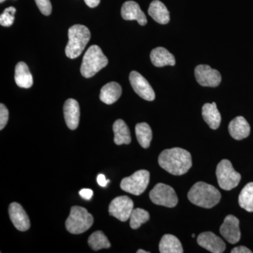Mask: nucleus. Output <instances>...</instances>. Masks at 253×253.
<instances>
[{
    "label": "nucleus",
    "mask_w": 253,
    "mask_h": 253,
    "mask_svg": "<svg viewBox=\"0 0 253 253\" xmlns=\"http://www.w3.org/2000/svg\"><path fill=\"white\" fill-rule=\"evenodd\" d=\"M109 181L110 180H109V179H106V176H105L104 174H100L97 176L98 184H99V186H102V187H105V186L107 185Z\"/></svg>",
    "instance_id": "34"
},
{
    "label": "nucleus",
    "mask_w": 253,
    "mask_h": 253,
    "mask_svg": "<svg viewBox=\"0 0 253 253\" xmlns=\"http://www.w3.org/2000/svg\"><path fill=\"white\" fill-rule=\"evenodd\" d=\"M109 61L97 45L89 46L83 56L81 72L83 77L90 78L107 66Z\"/></svg>",
    "instance_id": "4"
},
{
    "label": "nucleus",
    "mask_w": 253,
    "mask_h": 253,
    "mask_svg": "<svg viewBox=\"0 0 253 253\" xmlns=\"http://www.w3.org/2000/svg\"><path fill=\"white\" fill-rule=\"evenodd\" d=\"M63 113L68 127L71 130L77 129L81 116L80 106L78 101L73 99H68L63 106Z\"/></svg>",
    "instance_id": "16"
},
{
    "label": "nucleus",
    "mask_w": 253,
    "mask_h": 253,
    "mask_svg": "<svg viewBox=\"0 0 253 253\" xmlns=\"http://www.w3.org/2000/svg\"><path fill=\"white\" fill-rule=\"evenodd\" d=\"M150 173L145 169L136 171L132 175L125 177L121 181V188L126 192L139 196L149 185Z\"/></svg>",
    "instance_id": "7"
},
{
    "label": "nucleus",
    "mask_w": 253,
    "mask_h": 253,
    "mask_svg": "<svg viewBox=\"0 0 253 253\" xmlns=\"http://www.w3.org/2000/svg\"><path fill=\"white\" fill-rule=\"evenodd\" d=\"M216 175L221 189L230 191L239 185L241 175L236 172L229 160H222L217 165Z\"/></svg>",
    "instance_id": "6"
},
{
    "label": "nucleus",
    "mask_w": 253,
    "mask_h": 253,
    "mask_svg": "<svg viewBox=\"0 0 253 253\" xmlns=\"http://www.w3.org/2000/svg\"><path fill=\"white\" fill-rule=\"evenodd\" d=\"M239 220L234 215H227L224 222L220 226L221 235L229 244H235L241 239V231L239 227Z\"/></svg>",
    "instance_id": "12"
},
{
    "label": "nucleus",
    "mask_w": 253,
    "mask_h": 253,
    "mask_svg": "<svg viewBox=\"0 0 253 253\" xmlns=\"http://www.w3.org/2000/svg\"><path fill=\"white\" fill-rule=\"evenodd\" d=\"M9 120V111L4 104H0V129L2 130Z\"/></svg>",
    "instance_id": "31"
},
{
    "label": "nucleus",
    "mask_w": 253,
    "mask_h": 253,
    "mask_svg": "<svg viewBox=\"0 0 253 253\" xmlns=\"http://www.w3.org/2000/svg\"><path fill=\"white\" fill-rule=\"evenodd\" d=\"M202 116L205 122L207 123L211 129H217L219 128L221 117L215 103L204 104L202 108Z\"/></svg>",
    "instance_id": "20"
},
{
    "label": "nucleus",
    "mask_w": 253,
    "mask_h": 253,
    "mask_svg": "<svg viewBox=\"0 0 253 253\" xmlns=\"http://www.w3.org/2000/svg\"><path fill=\"white\" fill-rule=\"evenodd\" d=\"M192 237H193V238L195 237V234H192Z\"/></svg>",
    "instance_id": "38"
},
{
    "label": "nucleus",
    "mask_w": 253,
    "mask_h": 253,
    "mask_svg": "<svg viewBox=\"0 0 253 253\" xmlns=\"http://www.w3.org/2000/svg\"><path fill=\"white\" fill-rule=\"evenodd\" d=\"M229 131L234 139L242 140L250 135L251 126L243 116H238L229 123Z\"/></svg>",
    "instance_id": "17"
},
{
    "label": "nucleus",
    "mask_w": 253,
    "mask_h": 253,
    "mask_svg": "<svg viewBox=\"0 0 253 253\" xmlns=\"http://www.w3.org/2000/svg\"><path fill=\"white\" fill-rule=\"evenodd\" d=\"M148 13L154 21L160 24H167L170 19L167 7L159 0H154L151 3Z\"/></svg>",
    "instance_id": "21"
},
{
    "label": "nucleus",
    "mask_w": 253,
    "mask_h": 253,
    "mask_svg": "<svg viewBox=\"0 0 253 253\" xmlns=\"http://www.w3.org/2000/svg\"><path fill=\"white\" fill-rule=\"evenodd\" d=\"M94 218L87 210L80 206H73L66 221L68 231L73 234L85 232L92 226Z\"/></svg>",
    "instance_id": "5"
},
{
    "label": "nucleus",
    "mask_w": 253,
    "mask_h": 253,
    "mask_svg": "<svg viewBox=\"0 0 253 253\" xmlns=\"http://www.w3.org/2000/svg\"><path fill=\"white\" fill-rule=\"evenodd\" d=\"M129 82L133 89L140 97L146 101H154L156 98L154 90L149 82L136 71H131L129 75Z\"/></svg>",
    "instance_id": "11"
},
{
    "label": "nucleus",
    "mask_w": 253,
    "mask_h": 253,
    "mask_svg": "<svg viewBox=\"0 0 253 253\" xmlns=\"http://www.w3.org/2000/svg\"><path fill=\"white\" fill-rule=\"evenodd\" d=\"M198 244L212 253H222L226 249L225 243L211 231L201 233L197 239Z\"/></svg>",
    "instance_id": "13"
},
{
    "label": "nucleus",
    "mask_w": 253,
    "mask_h": 253,
    "mask_svg": "<svg viewBox=\"0 0 253 253\" xmlns=\"http://www.w3.org/2000/svg\"><path fill=\"white\" fill-rule=\"evenodd\" d=\"M84 1L85 4L90 8L96 7L100 3V0H84Z\"/></svg>",
    "instance_id": "35"
},
{
    "label": "nucleus",
    "mask_w": 253,
    "mask_h": 253,
    "mask_svg": "<svg viewBox=\"0 0 253 253\" xmlns=\"http://www.w3.org/2000/svg\"><path fill=\"white\" fill-rule=\"evenodd\" d=\"M150 219V214L147 211L141 208H136L131 213L130 226L132 229H137Z\"/></svg>",
    "instance_id": "28"
},
{
    "label": "nucleus",
    "mask_w": 253,
    "mask_h": 253,
    "mask_svg": "<svg viewBox=\"0 0 253 253\" xmlns=\"http://www.w3.org/2000/svg\"><path fill=\"white\" fill-rule=\"evenodd\" d=\"M36 3L42 14L49 16L52 10L50 0H36Z\"/></svg>",
    "instance_id": "30"
},
{
    "label": "nucleus",
    "mask_w": 253,
    "mask_h": 253,
    "mask_svg": "<svg viewBox=\"0 0 253 253\" xmlns=\"http://www.w3.org/2000/svg\"><path fill=\"white\" fill-rule=\"evenodd\" d=\"M122 94V87L116 82L105 84L101 89L100 100L106 104H113L119 99Z\"/></svg>",
    "instance_id": "19"
},
{
    "label": "nucleus",
    "mask_w": 253,
    "mask_h": 253,
    "mask_svg": "<svg viewBox=\"0 0 253 253\" xmlns=\"http://www.w3.org/2000/svg\"><path fill=\"white\" fill-rule=\"evenodd\" d=\"M9 213L10 219L18 230L26 231L29 229L31 221L27 213L21 205L17 203H12L10 204Z\"/></svg>",
    "instance_id": "14"
},
{
    "label": "nucleus",
    "mask_w": 253,
    "mask_h": 253,
    "mask_svg": "<svg viewBox=\"0 0 253 253\" xmlns=\"http://www.w3.org/2000/svg\"><path fill=\"white\" fill-rule=\"evenodd\" d=\"M151 62L156 67H164L166 66H174L175 65V59L170 52L165 48H155L151 51L150 55Z\"/></svg>",
    "instance_id": "18"
},
{
    "label": "nucleus",
    "mask_w": 253,
    "mask_h": 253,
    "mask_svg": "<svg viewBox=\"0 0 253 253\" xmlns=\"http://www.w3.org/2000/svg\"><path fill=\"white\" fill-rule=\"evenodd\" d=\"M114 132V142L117 145L129 144L131 143V134L129 127L123 120H117L113 126Z\"/></svg>",
    "instance_id": "23"
},
{
    "label": "nucleus",
    "mask_w": 253,
    "mask_h": 253,
    "mask_svg": "<svg viewBox=\"0 0 253 253\" xmlns=\"http://www.w3.org/2000/svg\"><path fill=\"white\" fill-rule=\"evenodd\" d=\"M158 163L165 170L173 175L186 174L192 166V158L189 151L181 148L166 149L160 154Z\"/></svg>",
    "instance_id": "1"
},
{
    "label": "nucleus",
    "mask_w": 253,
    "mask_h": 253,
    "mask_svg": "<svg viewBox=\"0 0 253 253\" xmlns=\"http://www.w3.org/2000/svg\"><path fill=\"white\" fill-rule=\"evenodd\" d=\"M134 210V203L130 198L126 196H118L111 201L109 205V212L113 217L121 221H126L130 217Z\"/></svg>",
    "instance_id": "9"
},
{
    "label": "nucleus",
    "mask_w": 253,
    "mask_h": 253,
    "mask_svg": "<svg viewBox=\"0 0 253 253\" xmlns=\"http://www.w3.org/2000/svg\"><path fill=\"white\" fill-rule=\"evenodd\" d=\"M121 15L126 21H136L141 26L147 23L146 15L141 11L140 6L134 1H127L123 4Z\"/></svg>",
    "instance_id": "15"
},
{
    "label": "nucleus",
    "mask_w": 253,
    "mask_h": 253,
    "mask_svg": "<svg viewBox=\"0 0 253 253\" xmlns=\"http://www.w3.org/2000/svg\"><path fill=\"white\" fill-rule=\"evenodd\" d=\"M188 199L195 206L210 209L219 204L221 194L214 186L204 181H199L190 189Z\"/></svg>",
    "instance_id": "2"
},
{
    "label": "nucleus",
    "mask_w": 253,
    "mask_h": 253,
    "mask_svg": "<svg viewBox=\"0 0 253 253\" xmlns=\"http://www.w3.org/2000/svg\"><path fill=\"white\" fill-rule=\"evenodd\" d=\"M240 207L249 212H253V182L244 186L239 196Z\"/></svg>",
    "instance_id": "26"
},
{
    "label": "nucleus",
    "mask_w": 253,
    "mask_h": 253,
    "mask_svg": "<svg viewBox=\"0 0 253 253\" xmlns=\"http://www.w3.org/2000/svg\"><path fill=\"white\" fill-rule=\"evenodd\" d=\"M136 253H149V252H146V251H144V250H138V251H136Z\"/></svg>",
    "instance_id": "36"
},
{
    "label": "nucleus",
    "mask_w": 253,
    "mask_h": 253,
    "mask_svg": "<svg viewBox=\"0 0 253 253\" xmlns=\"http://www.w3.org/2000/svg\"><path fill=\"white\" fill-rule=\"evenodd\" d=\"M15 81L16 84L21 88L28 89L33 85V76L26 63L21 61L16 65L15 69Z\"/></svg>",
    "instance_id": "22"
},
{
    "label": "nucleus",
    "mask_w": 253,
    "mask_h": 253,
    "mask_svg": "<svg viewBox=\"0 0 253 253\" xmlns=\"http://www.w3.org/2000/svg\"><path fill=\"white\" fill-rule=\"evenodd\" d=\"M231 253H252L251 250L245 246H239V247L234 248L231 250Z\"/></svg>",
    "instance_id": "33"
},
{
    "label": "nucleus",
    "mask_w": 253,
    "mask_h": 253,
    "mask_svg": "<svg viewBox=\"0 0 253 253\" xmlns=\"http://www.w3.org/2000/svg\"><path fill=\"white\" fill-rule=\"evenodd\" d=\"M149 197L154 204L167 208L175 207L178 204V198L175 191L170 186L158 183L151 190Z\"/></svg>",
    "instance_id": "8"
},
{
    "label": "nucleus",
    "mask_w": 253,
    "mask_h": 253,
    "mask_svg": "<svg viewBox=\"0 0 253 253\" xmlns=\"http://www.w3.org/2000/svg\"><path fill=\"white\" fill-rule=\"evenodd\" d=\"M159 251L161 253H184L179 240L171 234H166L163 236L159 244Z\"/></svg>",
    "instance_id": "24"
},
{
    "label": "nucleus",
    "mask_w": 253,
    "mask_h": 253,
    "mask_svg": "<svg viewBox=\"0 0 253 253\" xmlns=\"http://www.w3.org/2000/svg\"><path fill=\"white\" fill-rule=\"evenodd\" d=\"M79 194L83 199L90 200L92 198L94 192L91 189H83L80 191Z\"/></svg>",
    "instance_id": "32"
},
{
    "label": "nucleus",
    "mask_w": 253,
    "mask_h": 253,
    "mask_svg": "<svg viewBox=\"0 0 253 253\" xmlns=\"http://www.w3.org/2000/svg\"><path fill=\"white\" fill-rule=\"evenodd\" d=\"M4 1L5 0H0V2L2 3L4 2Z\"/></svg>",
    "instance_id": "37"
},
{
    "label": "nucleus",
    "mask_w": 253,
    "mask_h": 253,
    "mask_svg": "<svg viewBox=\"0 0 253 253\" xmlns=\"http://www.w3.org/2000/svg\"><path fill=\"white\" fill-rule=\"evenodd\" d=\"M88 244L94 251H99L103 249H109L111 247L109 239L101 231H95L88 240Z\"/></svg>",
    "instance_id": "27"
},
{
    "label": "nucleus",
    "mask_w": 253,
    "mask_h": 253,
    "mask_svg": "<svg viewBox=\"0 0 253 253\" xmlns=\"http://www.w3.org/2000/svg\"><path fill=\"white\" fill-rule=\"evenodd\" d=\"M89 30L83 25H74L68 30V41L66 54L70 59H76L81 56L83 50L90 40Z\"/></svg>",
    "instance_id": "3"
},
{
    "label": "nucleus",
    "mask_w": 253,
    "mask_h": 253,
    "mask_svg": "<svg viewBox=\"0 0 253 253\" xmlns=\"http://www.w3.org/2000/svg\"><path fill=\"white\" fill-rule=\"evenodd\" d=\"M135 133L138 142L144 149H148L152 140V130L147 123H138L135 126Z\"/></svg>",
    "instance_id": "25"
},
{
    "label": "nucleus",
    "mask_w": 253,
    "mask_h": 253,
    "mask_svg": "<svg viewBox=\"0 0 253 253\" xmlns=\"http://www.w3.org/2000/svg\"><path fill=\"white\" fill-rule=\"evenodd\" d=\"M195 77L198 83L203 86L216 87L220 84L221 76L217 70L208 65H199L195 68Z\"/></svg>",
    "instance_id": "10"
},
{
    "label": "nucleus",
    "mask_w": 253,
    "mask_h": 253,
    "mask_svg": "<svg viewBox=\"0 0 253 253\" xmlns=\"http://www.w3.org/2000/svg\"><path fill=\"white\" fill-rule=\"evenodd\" d=\"M16 9L14 6L6 8L0 16V24L4 27H9L14 22V15Z\"/></svg>",
    "instance_id": "29"
}]
</instances>
